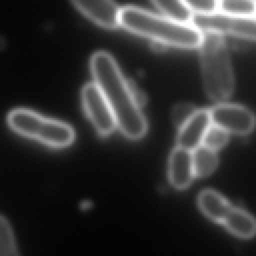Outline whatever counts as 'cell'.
<instances>
[{"label":"cell","instance_id":"obj_1","mask_svg":"<svg viewBox=\"0 0 256 256\" xmlns=\"http://www.w3.org/2000/svg\"><path fill=\"white\" fill-rule=\"evenodd\" d=\"M90 67L121 132L130 139L141 138L147 129L146 120L134 97L133 87L122 75L116 61L109 53L99 51L91 57Z\"/></svg>","mask_w":256,"mask_h":256},{"label":"cell","instance_id":"obj_2","mask_svg":"<svg viewBox=\"0 0 256 256\" xmlns=\"http://www.w3.org/2000/svg\"><path fill=\"white\" fill-rule=\"evenodd\" d=\"M120 25L134 34L159 44L183 49L198 48L203 35L191 23L178 22L134 6L121 9Z\"/></svg>","mask_w":256,"mask_h":256},{"label":"cell","instance_id":"obj_3","mask_svg":"<svg viewBox=\"0 0 256 256\" xmlns=\"http://www.w3.org/2000/svg\"><path fill=\"white\" fill-rule=\"evenodd\" d=\"M199 45L203 84L208 97L220 102L234 90V74L227 46L222 35L202 32Z\"/></svg>","mask_w":256,"mask_h":256},{"label":"cell","instance_id":"obj_4","mask_svg":"<svg viewBox=\"0 0 256 256\" xmlns=\"http://www.w3.org/2000/svg\"><path fill=\"white\" fill-rule=\"evenodd\" d=\"M7 122L16 133L52 148H65L75 139V132L69 124L44 117L29 109L12 110Z\"/></svg>","mask_w":256,"mask_h":256},{"label":"cell","instance_id":"obj_5","mask_svg":"<svg viewBox=\"0 0 256 256\" xmlns=\"http://www.w3.org/2000/svg\"><path fill=\"white\" fill-rule=\"evenodd\" d=\"M191 24L201 32L232 35L256 41V16H239L220 11L211 14H195Z\"/></svg>","mask_w":256,"mask_h":256},{"label":"cell","instance_id":"obj_6","mask_svg":"<svg viewBox=\"0 0 256 256\" xmlns=\"http://www.w3.org/2000/svg\"><path fill=\"white\" fill-rule=\"evenodd\" d=\"M84 110L99 134H110L116 125L112 109L96 83H88L82 89Z\"/></svg>","mask_w":256,"mask_h":256},{"label":"cell","instance_id":"obj_7","mask_svg":"<svg viewBox=\"0 0 256 256\" xmlns=\"http://www.w3.org/2000/svg\"><path fill=\"white\" fill-rule=\"evenodd\" d=\"M211 123L224 129L228 133L245 135L251 132L255 126V116L247 108L222 103L209 110Z\"/></svg>","mask_w":256,"mask_h":256},{"label":"cell","instance_id":"obj_8","mask_svg":"<svg viewBox=\"0 0 256 256\" xmlns=\"http://www.w3.org/2000/svg\"><path fill=\"white\" fill-rule=\"evenodd\" d=\"M87 18L104 28L113 29L120 25L121 9L113 0H71Z\"/></svg>","mask_w":256,"mask_h":256},{"label":"cell","instance_id":"obj_9","mask_svg":"<svg viewBox=\"0 0 256 256\" xmlns=\"http://www.w3.org/2000/svg\"><path fill=\"white\" fill-rule=\"evenodd\" d=\"M211 125L209 110H196L194 114L179 127L177 146L189 151L202 144L204 134Z\"/></svg>","mask_w":256,"mask_h":256},{"label":"cell","instance_id":"obj_10","mask_svg":"<svg viewBox=\"0 0 256 256\" xmlns=\"http://www.w3.org/2000/svg\"><path fill=\"white\" fill-rule=\"evenodd\" d=\"M168 176L171 184L177 189H184L189 186L194 176L191 151L177 146L171 152Z\"/></svg>","mask_w":256,"mask_h":256},{"label":"cell","instance_id":"obj_11","mask_svg":"<svg viewBox=\"0 0 256 256\" xmlns=\"http://www.w3.org/2000/svg\"><path fill=\"white\" fill-rule=\"evenodd\" d=\"M198 206L203 214L215 222H223L232 207L222 195L213 190H204L199 194Z\"/></svg>","mask_w":256,"mask_h":256},{"label":"cell","instance_id":"obj_12","mask_svg":"<svg viewBox=\"0 0 256 256\" xmlns=\"http://www.w3.org/2000/svg\"><path fill=\"white\" fill-rule=\"evenodd\" d=\"M222 223L232 234L241 238H250L256 233V220L240 208L231 207Z\"/></svg>","mask_w":256,"mask_h":256},{"label":"cell","instance_id":"obj_13","mask_svg":"<svg viewBox=\"0 0 256 256\" xmlns=\"http://www.w3.org/2000/svg\"><path fill=\"white\" fill-rule=\"evenodd\" d=\"M192 153V163L194 175L198 177L207 176L214 171L217 166V155L214 150L200 145Z\"/></svg>","mask_w":256,"mask_h":256},{"label":"cell","instance_id":"obj_14","mask_svg":"<svg viewBox=\"0 0 256 256\" xmlns=\"http://www.w3.org/2000/svg\"><path fill=\"white\" fill-rule=\"evenodd\" d=\"M153 4L164 14V16L178 22L191 23L192 11L183 0H151Z\"/></svg>","mask_w":256,"mask_h":256},{"label":"cell","instance_id":"obj_15","mask_svg":"<svg viewBox=\"0 0 256 256\" xmlns=\"http://www.w3.org/2000/svg\"><path fill=\"white\" fill-rule=\"evenodd\" d=\"M220 12L230 15L255 16L256 4L254 0H218Z\"/></svg>","mask_w":256,"mask_h":256},{"label":"cell","instance_id":"obj_16","mask_svg":"<svg viewBox=\"0 0 256 256\" xmlns=\"http://www.w3.org/2000/svg\"><path fill=\"white\" fill-rule=\"evenodd\" d=\"M0 256H19L12 228L2 215H0Z\"/></svg>","mask_w":256,"mask_h":256},{"label":"cell","instance_id":"obj_17","mask_svg":"<svg viewBox=\"0 0 256 256\" xmlns=\"http://www.w3.org/2000/svg\"><path fill=\"white\" fill-rule=\"evenodd\" d=\"M227 140H228V132L211 123V125L208 127V129L204 134L201 145H204L205 147L215 151L223 147L226 144Z\"/></svg>","mask_w":256,"mask_h":256},{"label":"cell","instance_id":"obj_18","mask_svg":"<svg viewBox=\"0 0 256 256\" xmlns=\"http://www.w3.org/2000/svg\"><path fill=\"white\" fill-rule=\"evenodd\" d=\"M186 6L196 14H211L218 10V0H183Z\"/></svg>","mask_w":256,"mask_h":256},{"label":"cell","instance_id":"obj_19","mask_svg":"<svg viewBox=\"0 0 256 256\" xmlns=\"http://www.w3.org/2000/svg\"><path fill=\"white\" fill-rule=\"evenodd\" d=\"M196 110L197 109L190 104H186V103L178 104L177 106L174 107L172 112L173 122L178 127L182 126L194 114Z\"/></svg>","mask_w":256,"mask_h":256},{"label":"cell","instance_id":"obj_20","mask_svg":"<svg viewBox=\"0 0 256 256\" xmlns=\"http://www.w3.org/2000/svg\"><path fill=\"white\" fill-rule=\"evenodd\" d=\"M255 1V4H256V0H254Z\"/></svg>","mask_w":256,"mask_h":256}]
</instances>
